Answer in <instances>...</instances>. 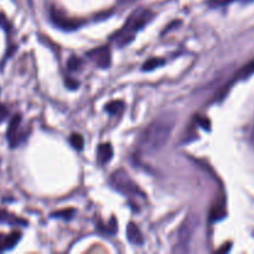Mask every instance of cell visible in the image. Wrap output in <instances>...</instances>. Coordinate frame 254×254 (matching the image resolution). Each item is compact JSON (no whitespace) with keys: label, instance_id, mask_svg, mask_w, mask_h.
<instances>
[{"label":"cell","instance_id":"cell-1","mask_svg":"<svg viewBox=\"0 0 254 254\" xmlns=\"http://www.w3.org/2000/svg\"><path fill=\"white\" fill-rule=\"evenodd\" d=\"M175 119L171 116H164L149 124L139 138V149L143 153L153 154L160 150L168 143L173 131Z\"/></svg>","mask_w":254,"mask_h":254},{"label":"cell","instance_id":"cell-2","mask_svg":"<svg viewBox=\"0 0 254 254\" xmlns=\"http://www.w3.org/2000/svg\"><path fill=\"white\" fill-rule=\"evenodd\" d=\"M154 19V12L146 7H139L130 14L126 24L119 31L111 37L112 41L118 47H124L130 44L135 37V34L146 26Z\"/></svg>","mask_w":254,"mask_h":254},{"label":"cell","instance_id":"cell-3","mask_svg":"<svg viewBox=\"0 0 254 254\" xmlns=\"http://www.w3.org/2000/svg\"><path fill=\"white\" fill-rule=\"evenodd\" d=\"M111 185L114 190L123 193L126 196H133V197H145L143 191L140 190L138 185L134 183L133 179L129 176V174L124 170H117L111 176Z\"/></svg>","mask_w":254,"mask_h":254},{"label":"cell","instance_id":"cell-4","mask_svg":"<svg viewBox=\"0 0 254 254\" xmlns=\"http://www.w3.org/2000/svg\"><path fill=\"white\" fill-rule=\"evenodd\" d=\"M196 226H197V217L195 215H189L179 228L178 247L175 250L176 252H188L189 243L192 238Z\"/></svg>","mask_w":254,"mask_h":254},{"label":"cell","instance_id":"cell-5","mask_svg":"<svg viewBox=\"0 0 254 254\" xmlns=\"http://www.w3.org/2000/svg\"><path fill=\"white\" fill-rule=\"evenodd\" d=\"M21 122V116H20V114H15L11 118V121H10L9 127H7L6 139L7 141H9V145L11 149L19 146L20 144L24 141L25 136H26L25 135L24 130H22Z\"/></svg>","mask_w":254,"mask_h":254},{"label":"cell","instance_id":"cell-6","mask_svg":"<svg viewBox=\"0 0 254 254\" xmlns=\"http://www.w3.org/2000/svg\"><path fill=\"white\" fill-rule=\"evenodd\" d=\"M87 57L99 68H108L111 66L112 52L109 46H107V45L88 51L87 52Z\"/></svg>","mask_w":254,"mask_h":254},{"label":"cell","instance_id":"cell-7","mask_svg":"<svg viewBox=\"0 0 254 254\" xmlns=\"http://www.w3.org/2000/svg\"><path fill=\"white\" fill-rule=\"evenodd\" d=\"M50 16H51L52 22H54L57 27L64 30H68V31L78 29V27L83 24V21H79V20L69 19L66 15L62 14L59 9H56V7H51V10H50Z\"/></svg>","mask_w":254,"mask_h":254},{"label":"cell","instance_id":"cell-8","mask_svg":"<svg viewBox=\"0 0 254 254\" xmlns=\"http://www.w3.org/2000/svg\"><path fill=\"white\" fill-rule=\"evenodd\" d=\"M253 73H254V60H252L251 62H248L247 64H245V66H243L242 68H241L240 71L235 74V77H233V78L231 79L227 84H225V87H222V88L220 89V92L217 93V96L215 97L216 101H221V99L225 98V96L228 93V91H230V88L232 87V84L235 83V82L240 81V79L248 78V77L252 76Z\"/></svg>","mask_w":254,"mask_h":254},{"label":"cell","instance_id":"cell-9","mask_svg":"<svg viewBox=\"0 0 254 254\" xmlns=\"http://www.w3.org/2000/svg\"><path fill=\"white\" fill-rule=\"evenodd\" d=\"M20 240H21V233L17 231L9 233V235L0 233V253L11 251L19 243Z\"/></svg>","mask_w":254,"mask_h":254},{"label":"cell","instance_id":"cell-10","mask_svg":"<svg viewBox=\"0 0 254 254\" xmlns=\"http://www.w3.org/2000/svg\"><path fill=\"white\" fill-rule=\"evenodd\" d=\"M127 237H128V241L131 245L141 246L144 242L143 235H141L140 230H139V227L134 222H130L128 227H127Z\"/></svg>","mask_w":254,"mask_h":254},{"label":"cell","instance_id":"cell-11","mask_svg":"<svg viewBox=\"0 0 254 254\" xmlns=\"http://www.w3.org/2000/svg\"><path fill=\"white\" fill-rule=\"evenodd\" d=\"M0 223H5L9 226H26L27 222L24 218L15 216L14 213L6 210H0Z\"/></svg>","mask_w":254,"mask_h":254},{"label":"cell","instance_id":"cell-12","mask_svg":"<svg viewBox=\"0 0 254 254\" xmlns=\"http://www.w3.org/2000/svg\"><path fill=\"white\" fill-rule=\"evenodd\" d=\"M113 158V148L109 143H103L98 146L97 149V159H98V163L101 165L108 163L111 159Z\"/></svg>","mask_w":254,"mask_h":254},{"label":"cell","instance_id":"cell-13","mask_svg":"<svg viewBox=\"0 0 254 254\" xmlns=\"http://www.w3.org/2000/svg\"><path fill=\"white\" fill-rule=\"evenodd\" d=\"M124 108H126V104L122 101H113L106 104V111L112 116H119V114L123 113Z\"/></svg>","mask_w":254,"mask_h":254},{"label":"cell","instance_id":"cell-14","mask_svg":"<svg viewBox=\"0 0 254 254\" xmlns=\"http://www.w3.org/2000/svg\"><path fill=\"white\" fill-rule=\"evenodd\" d=\"M226 216V210H225V205L223 203H217V205H215L212 207V210H211V220L212 221H220L222 220L223 217Z\"/></svg>","mask_w":254,"mask_h":254},{"label":"cell","instance_id":"cell-15","mask_svg":"<svg viewBox=\"0 0 254 254\" xmlns=\"http://www.w3.org/2000/svg\"><path fill=\"white\" fill-rule=\"evenodd\" d=\"M165 64V60H161V59H150L149 61H146L145 64H143L141 69L143 71H151V69H155L158 67L163 66Z\"/></svg>","mask_w":254,"mask_h":254},{"label":"cell","instance_id":"cell-16","mask_svg":"<svg viewBox=\"0 0 254 254\" xmlns=\"http://www.w3.org/2000/svg\"><path fill=\"white\" fill-rule=\"evenodd\" d=\"M69 143H71V145L73 146L76 150H82L84 146V140L83 138H82L81 134H72L71 138H69Z\"/></svg>","mask_w":254,"mask_h":254},{"label":"cell","instance_id":"cell-17","mask_svg":"<svg viewBox=\"0 0 254 254\" xmlns=\"http://www.w3.org/2000/svg\"><path fill=\"white\" fill-rule=\"evenodd\" d=\"M74 210L73 208H66V210L57 211V212L52 213V217H59V218H64V220H69V218L73 217Z\"/></svg>","mask_w":254,"mask_h":254},{"label":"cell","instance_id":"cell-18","mask_svg":"<svg viewBox=\"0 0 254 254\" xmlns=\"http://www.w3.org/2000/svg\"><path fill=\"white\" fill-rule=\"evenodd\" d=\"M82 66V61L79 59H77V57H71V59L68 60V62H67V68L69 69V71H78L79 68H81Z\"/></svg>","mask_w":254,"mask_h":254},{"label":"cell","instance_id":"cell-19","mask_svg":"<svg viewBox=\"0 0 254 254\" xmlns=\"http://www.w3.org/2000/svg\"><path fill=\"white\" fill-rule=\"evenodd\" d=\"M7 114H9V111H7L6 107H5L4 104L0 103V124L7 118Z\"/></svg>","mask_w":254,"mask_h":254},{"label":"cell","instance_id":"cell-20","mask_svg":"<svg viewBox=\"0 0 254 254\" xmlns=\"http://www.w3.org/2000/svg\"><path fill=\"white\" fill-rule=\"evenodd\" d=\"M232 1H235V0H210V4L216 5V6H221V5H227Z\"/></svg>","mask_w":254,"mask_h":254},{"label":"cell","instance_id":"cell-21","mask_svg":"<svg viewBox=\"0 0 254 254\" xmlns=\"http://www.w3.org/2000/svg\"><path fill=\"white\" fill-rule=\"evenodd\" d=\"M134 0H119V2H122V4H129V2H133Z\"/></svg>","mask_w":254,"mask_h":254},{"label":"cell","instance_id":"cell-22","mask_svg":"<svg viewBox=\"0 0 254 254\" xmlns=\"http://www.w3.org/2000/svg\"><path fill=\"white\" fill-rule=\"evenodd\" d=\"M251 141H252V145L254 146V128L252 130V134H251Z\"/></svg>","mask_w":254,"mask_h":254},{"label":"cell","instance_id":"cell-23","mask_svg":"<svg viewBox=\"0 0 254 254\" xmlns=\"http://www.w3.org/2000/svg\"><path fill=\"white\" fill-rule=\"evenodd\" d=\"M0 164H1V159H0Z\"/></svg>","mask_w":254,"mask_h":254}]
</instances>
